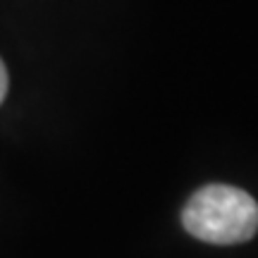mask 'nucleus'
Instances as JSON below:
<instances>
[{
    "label": "nucleus",
    "instance_id": "1",
    "mask_svg": "<svg viewBox=\"0 0 258 258\" xmlns=\"http://www.w3.org/2000/svg\"><path fill=\"white\" fill-rule=\"evenodd\" d=\"M186 232L208 244H241L258 232V203L244 189L208 184L194 194L182 211Z\"/></svg>",
    "mask_w": 258,
    "mask_h": 258
},
{
    "label": "nucleus",
    "instance_id": "2",
    "mask_svg": "<svg viewBox=\"0 0 258 258\" xmlns=\"http://www.w3.org/2000/svg\"><path fill=\"white\" fill-rule=\"evenodd\" d=\"M8 86H10L8 70H5V62L0 60V103L5 101V96H8Z\"/></svg>",
    "mask_w": 258,
    "mask_h": 258
}]
</instances>
